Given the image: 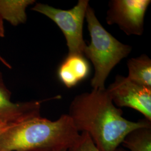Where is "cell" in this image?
<instances>
[{
  "label": "cell",
  "mask_w": 151,
  "mask_h": 151,
  "mask_svg": "<svg viewBox=\"0 0 151 151\" xmlns=\"http://www.w3.org/2000/svg\"><path fill=\"white\" fill-rule=\"evenodd\" d=\"M0 62L1 63H2L7 68H8L9 69H11L12 68L11 65L1 55V54H0Z\"/></svg>",
  "instance_id": "9a60e30c"
},
{
  "label": "cell",
  "mask_w": 151,
  "mask_h": 151,
  "mask_svg": "<svg viewBox=\"0 0 151 151\" xmlns=\"http://www.w3.org/2000/svg\"><path fill=\"white\" fill-rule=\"evenodd\" d=\"M11 125H13L6 124L5 123L0 122V138L1 135H2V134Z\"/></svg>",
  "instance_id": "4fadbf2b"
},
{
  "label": "cell",
  "mask_w": 151,
  "mask_h": 151,
  "mask_svg": "<svg viewBox=\"0 0 151 151\" xmlns=\"http://www.w3.org/2000/svg\"><path fill=\"white\" fill-rule=\"evenodd\" d=\"M5 36V30L4 27V20L0 15V37L4 38Z\"/></svg>",
  "instance_id": "5bb4252c"
},
{
  "label": "cell",
  "mask_w": 151,
  "mask_h": 151,
  "mask_svg": "<svg viewBox=\"0 0 151 151\" xmlns=\"http://www.w3.org/2000/svg\"><path fill=\"white\" fill-rule=\"evenodd\" d=\"M106 90L116 107L134 109L151 122V88L118 75Z\"/></svg>",
  "instance_id": "8992f818"
},
{
  "label": "cell",
  "mask_w": 151,
  "mask_h": 151,
  "mask_svg": "<svg viewBox=\"0 0 151 151\" xmlns=\"http://www.w3.org/2000/svg\"><path fill=\"white\" fill-rule=\"evenodd\" d=\"M122 145L129 151H151V125L130 132Z\"/></svg>",
  "instance_id": "8fae6325"
},
{
  "label": "cell",
  "mask_w": 151,
  "mask_h": 151,
  "mask_svg": "<svg viewBox=\"0 0 151 151\" xmlns=\"http://www.w3.org/2000/svg\"><path fill=\"white\" fill-rule=\"evenodd\" d=\"M90 67L85 56L68 54L58 70L60 81L68 88L75 86L90 74Z\"/></svg>",
  "instance_id": "ba28073f"
},
{
  "label": "cell",
  "mask_w": 151,
  "mask_h": 151,
  "mask_svg": "<svg viewBox=\"0 0 151 151\" xmlns=\"http://www.w3.org/2000/svg\"><path fill=\"white\" fill-rule=\"evenodd\" d=\"M88 2L79 0L76 5L67 10L37 3L32 10L48 17L60 27L67 42L68 54L83 55L86 44L83 37V26Z\"/></svg>",
  "instance_id": "277c9868"
},
{
  "label": "cell",
  "mask_w": 151,
  "mask_h": 151,
  "mask_svg": "<svg viewBox=\"0 0 151 151\" xmlns=\"http://www.w3.org/2000/svg\"><path fill=\"white\" fill-rule=\"evenodd\" d=\"M85 18L91 42L86 45L83 55L91 60L95 70L91 85L93 89H104L110 72L132 52V47L119 42L108 32L90 6L87 9Z\"/></svg>",
  "instance_id": "3957f363"
},
{
  "label": "cell",
  "mask_w": 151,
  "mask_h": 151,
  "mask_svg": "<svg viewBox=\"0 0 151 151\" xmlns=\"http://www.w3.org/2000/svg\"><path fill=\"white\" fill-rule=\"evenodd\" d=\"M150 0H112L109 3L106 22L117 25L128 35H141Z\"/></svg>",
  "instance_id": "5b68a950"
},
{
  "label": "cell",
  "mask_w": 151,
  "mask_h": 151,
  "mask_svg": "<svg viewBox=\"0 0 151 151\" xmlns=\"http://www.w3.org/2000/svg\"><path fill=\"white\" fill-rule=\"evenodd\" d=\"M123 114L106 88H93L76 96L68 114L77 130L87 133L100 151H115L130 132L151 125L145 118L134 122Z\"/></svg>",
  "instance_id": "6da1fadb"
},
{
  "label": "cell",
  "mask_w": 151,
  "mask_h": 151,
  "mask_svg": "<svg viewBox=\"0 0 151 151\" xmlns=\"http://www.w3.org/2000/svg\"><path fill=\"white\" fill-rule=\"evenodd\" d=\"M34 0H0V15L13 26H18L27 20V8Z\"/></svg>",
  "instance_id": "9c48e42d"
},
{
  "label": "cell",
  "mask_w": 151,
  "mask_h": 151,
  "mask_svg": "<svg viewBox=\"0 0 151 151\" xmlns=\"http://www.w3.org/2000/svg\"><path fill=\"white\" fill-rule=\"evenodd\" d=\"M128 76L127 78L142 86L151 88V60L143 54L128 60Z\"/></svg>",
  "instance_id": "30bf717a"
},
{
  "label": "cell",
  "mask_w": 151,
  "mask_h": 151,
  "mask_svg": "<svg viewBox=\"0 0 151 151\" xmlns=\"http://www.w3.org/2000/svg\"><path fill=\"white\" fill-rule=\"evenodd\" d=\"M11 92L6 86L0 72V122L14 125L41 116L42 101L15 103L11 101Z\"/></svg>",
  "instance_id": "52a82bcc"
},
{
  "label": "cell",
  "mask_w": 151,
  "mask_h": 151,
  "mask_svg": "<svg viewBox=\"0 0 151 151\" xmlns=\"http://www.w3.org/2000/svg\"><path fill=\"white\" fill-rule=\"evenodd\" d=\"M67 151H100L86 133H81L79 138ZM115 151H129L120 146Z\"/></svg>",
  "instance_id": "7c38bea8"
},
{
  "label": "cell",
  "mask_w": 151,
  "mask_h": 151,
  "mask_svg": "<svg viewBox=\"0 0 151 151\" xmlns=\"http://www.w3.org/2000/svg\"><path fill=\"white\" fill-rule=\"evenodd\" d=\"M80 135L68 114L55 121L40 116L10 126L0 138V151L68 150Z\"/></svg>",
  "instance_id": "7a4b0ae2"
},
{
  "label": "cell",
  "mask_w": 151,
  "mask_h": 151,
  "mask_svg": "<svg viewBox=\"0 0 151 151\" xmlns=\"http://www.w3.org/2000/svg\"><path fill=\"white\" fill-rule=\"evenodd\" d=\"M67 151V150H63V151Z\"/></svg>",
  "instance_id": "2e32d148"
}]
</instances>
